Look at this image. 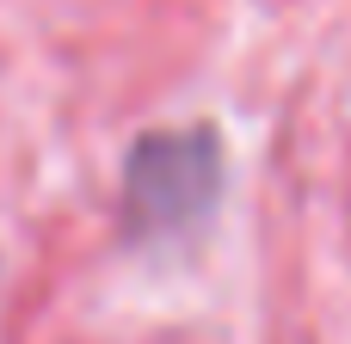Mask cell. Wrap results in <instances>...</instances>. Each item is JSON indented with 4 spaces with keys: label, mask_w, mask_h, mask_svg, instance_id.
Returning <instances> with one entry per match:
<instances>
[{
    "label": "cell",
    "mask_w": 351,
    "mask_h": 344,
    "mask_svg": "<svg viewBox=\"0 0 351 344\" xmlns=\"http://www.w3.org/2000/svg\"><path fill=\"white\" fill-rule=\"evenodd\" d=\"M228 160L216 129H148L123 160V234L130 240H179L210 222L222 197Z\"/></svg>",
    "instance_id": "1"
}]
</instances>
